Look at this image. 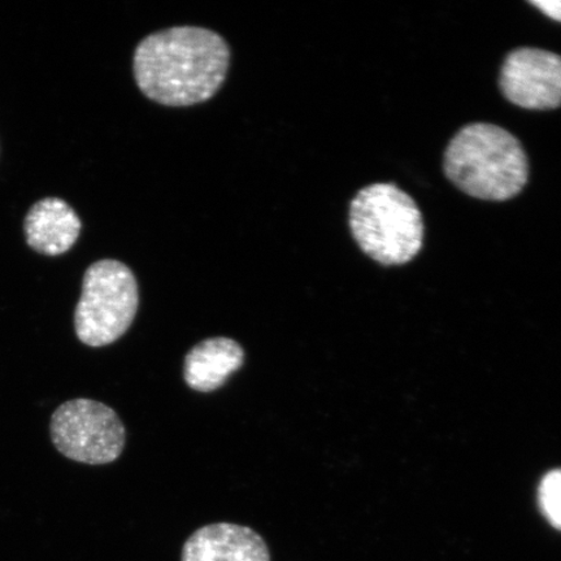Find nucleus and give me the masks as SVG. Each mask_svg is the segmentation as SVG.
Returning a JSON list of instances; mask_svg holds the SVG:
<instances>
[{
  "label": "nucleus",
  "mask_w": 561,
  "mask_h": 561,
  "mask_svg": "<svg viewBox=\"0 0 561 561\" xmlns=\"http://www.w3.org/2000/svg\"><path fill=\"white\" fill-rule=\"evenodd\" d=\"M531 4L541 10L546 16L561 23V0H533Z\"/></svg>",
  "instance_id": "obj_11"
},
{
  "label": "nucleus",
  "mask_w": 561,
  "mask_h": 561,
  "mask_svg": "<svg viewBox=\"0 0 561 561\" xmlns=\"http://www.w3.org/2000/svg\"><path fill=\"white\" fill-rule=\"evenodd\" d=\"M51 439L66 458L90 466L117 460L125 447V426L117 413L91 399L62 403L51 417Z\"/></svg>",
  "instance_id": "obj_5"
},
{
  "label": "nucleus",
  "mask_w": 561,
  "mask_h": 561,
  "mask_svg": "<svg viewBox=\"0 0 561 561\" xmlns=\"http://www.w3.org/2000/svg\"><path fill=\"white\" fill-rule=\"evenodd\" d=\"M182 561H271V553L255 530L220 523L193 533L182 549Z\"/></svg>",
  "instance_id": "obj_7"
},
{
  "label": "nucleus",
  "mask_w": 561,
  "mask_h": 561,
  "mask_svg": "<svg viewBox=\"0 0 561 561\" xmlns=\"http://www.w3.org/2000/svg\"><path fill=\"white\" fill-rule=\"evenodd\" d=\"M138 305V284L129 266L114 259L95 262L83 276L76 334L83 345L108 346L128 332Z\"/></svg>",
  "instance_id": "obj_4"
},
{
  "label": "nucleus",
  "mask_w": 561,
  "mask_h": 561,
  "mask_svg": "<svg viewBox=\"0 0 561 561\" xmlns=\"http://www.w3.org/2000/svg\"><path fill=\"white\" fill-rule=\"evenodd\" d=\"M243 362L244 350L234 340L215 336L202 341L185 357V381L193 390L215 391L242 368Z\"/></svg>",
  "instance_id": "obj_9"
},
{
  "label": "nucleus",
  "mask_w": 561,
  "mask_h": 561,
  "mask_svg": "<svg viewBox=\"0 0 561 561\" xmlns=\"http://www.w3.org/2000/svg\"><path fill=\"white\" fill-rule=\"evenodd\" d=\"M81 229L79 215L60 198L34 203L24 221L27 244L46 256L66 254L79 240Z\"/></svg>",
  "instance_id": "obj_8"
},
{
  "label": "nucleus",
  "mask_w": 561,
  "mask_h": 561,
  "mask_svg": "<svg viewBox=\"0 0 561 561\" xmlns=\"http://www.w3.org/2000/svg\"><path fill=\"white\" fill-rule=\"evenodd\" d=\"M538 506L547 523L561 531V468L543 476L538 488Z\"/></svg>",
  "instance_id": "obj_10"
},
{
  "label": "nucleus",
  "mask_w": 561,
  "mask_h": 561,
  "mask_svg": "<svg viewBox=\"0 0 561 561\" xmlns=\"http://www.w3.org/2000/svg\"><path fill=\"white\" fill-rule=\"evenodd\" d=\"M500 88L507 101L525 110L561 107V56L541 48H516L503 62Z\"/></svg>",
  "instance_id": "obj_6"
},
{
  "label": "nucleus",
  "mask_w": 561,
  "mask_h": 561,
  "mask_svg": "<svg viewBox=\"0 0 561 561\" xmlns=\"http://www.w3.org/2000/svg\"><path fill=\"white\" fill-rule=\"evenodd\" d=\"M446 178L462 193L489 202L515 198L529 180V160L514 135L488 123L466 125L448 144Z\"/></svg>",
  "instance_id": "obj_2"
},
{
  "label": "nucleus",
  "mask_w": 561,
  "mask_h": 561,
  "mask_svg": "<svg viewBox=\"0 0 561 561\" xmlns=\"http://www.w3.org/2000/svg\"><path fill=\"white\" fill-rule=\"evenodd\" d=\"M230 51L221 35L196 26L152 33L135 53V79L149 100L168 107L207 102L227 79Z\"/></svg>",
  "instance_id": "obj_1"
},
{
  "label": "nucleus",
  "mask_w": 561,
  "mask_h": 561,
  "mask_svg": "<svg viewBox=\"0 0 561 561\" xmlns=\"http://www.w3.org/2000/svg\"><path fill=\"white\" fill-rule=\"evenodd\" d=\"M350 229L364 254L386 266L409 263L423 248V215L394 184L362 188L351 202Z\"/></svg>",
  "instance_id": "obj_3"
}]
</instances>
